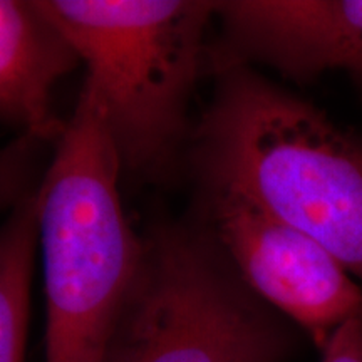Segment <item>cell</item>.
<instances>
[{
  "label": "cell",
  "mask_w": 362,
  "mask_h": 362,
  "mask_svg": "<svg viewBox=\"0 0 362 362\" xmlns=\"http://www.w3.org/2000/svg\"><path fill=\"white\" fill-rule=\"evenodd\" d=\"M37 245L39 187L0 225V362H24Z\"/></svg>",
  "instance_id": "obj_8"
},
{
  "label": "cell",
  "mask_w": 362,
  "mask_h": 362,
  "mask_svg": "<svg viewBox=\"0 0 362 362\" xmlns=\"http://www.w3.org/2000/svg\"><path fill=\"white\" fill-rule=\"evenodd\" d=\"M215 17L205 74L262 64L298 83L329 69L362 76V0H230Z\"/></svg>",
  "instance_id": "obj_6"
},
{
  "label": "cell",
  "mask_w": 362,
  "mask_h": 362,
  "mask_svg": "<svg viewBox=\"0 0 362 362\" xmlns=\"http://www.w3.org/2000/svg\"><path fill=\"white\" fill-rule=\"evenodd\" d=\"M202 189L237 193L362 280V143L250 67L216 76L193 128Z\"/></svg>",
  "instance_id": "obj_1"
},
{
  "label": "cell",
  "mask_w": 362,
  "mask_h": 362,
  "mask_svg": "<svg viewBox=\"0 0 362 362\" xmlns=\"http://www.w3.org/2000/svg\"><path fill=\"white\" fill-rule=\"evenodd\" d=\"M54 146L39 185L45 362H104L144 237L126 218L119 160L84 84Z\"/></svg>",
  "instance_id": "obj_2"
},
{
  "label": "cell",
  "mask_w": 362,
  "mask_h": 362,
  "mask_svg": "<svg viewBox=\"0 0 362 362\" xmlns=\"http://www.w3.org/2000/svg\"><path fill=\"white\" fill-rule=\"evenodd\" d=\"M202 194L208 232L238 277L315 347L362 317V288L315 240L237 193Z\"/></svg>",
  "instance_id": "obj_5"
},
{
  "label": "cell",
  "mask_w": 362,
  "mask_h": 362,
  "mask_svg": "<svg viewBox=\"0 0 362 362\" xmlns=\"http://www.w3.org/2000/svg\"><path fill=\"white\" fill-rule=\"evenodd\" d=\"M79 64L39 2L0 0V123L56 144L67 119L54 110V90Z\"/></svg>",
  "instance_id": "obj_7"
},
{
  "label": "cell",
  "mask_w": 362,
  "mask_h": 362,
  "mask_svg": "<svg viewBox=\"0 0 362 362\" xmlns=\"http://www.w3.org/2000/svg\"><path fill=\"white\" fill-rule=\"evenodd\" d=\"M69 40L119 160L123 178L158 181L176 168L189 99L205 74L215 2L37 0Z\"/></svg>",
  "instance_id": "obj_3"
},
{
  "label": "cell",
  "mask_w": 362,
  "mask_h": 362,
  "mask_svg": "<svg viewBox=\"0 0 362 362\" xmlns=\"http://www.w3.org/2000/svg\"><path fill=\"white\" fill-rule=\"evenodd\" d=\"M42 143L21 136L0 148V214L13 210L39 187L42 176L35 175L37 149Z\"/></svg>",
  "instance_id": "obj_9"
},
{
  "label": "cell",
  "mask_w": 362,
  "mask_h": 362,
  "mask_svg": "<svg viewBox=\"0 0 362 362\" xmlns=\"http://www.w3.org/2000/svg\"><path fill=\"white\" fill-rule=\"evenodd\" d=\"M298 334L260 300L205 228L160 226L104 362H287Z\"/></svg>",
  "instance_id": "obj_4"
},
{
  "label": "cell",
  "mask_w": 362,
  "mask_h": 362,
  "mask_svg": "<svg viewBox=\"0 0 362 362\" xmlns=\"http://www.w3.org/2000/svg\"><path fill=\"white\" fill-rule=\"evenodd\" d=\"M320 352L322 362H362V317L342 324Z\"/></svg>",
  "instance_id": "obj_10"
}]
</instances>
